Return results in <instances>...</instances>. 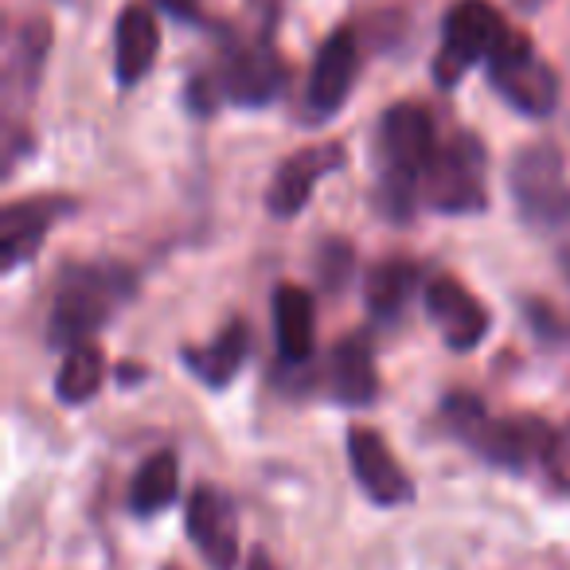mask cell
<instances>
[{
    "label": "cell",
    "instance_id": "5",
    "mask_svg": "<svg viewBox=\"0 0 570 570\" xmlns=\"http://www.w3.org/2000/svg\"><path fill=\"white\" fill-rule=\"evenodd\" d=\"M484 67H489L492 90L512 110L528 114V118H547L559 106V79H554L551 63L523 36L508 32Z\"/></svg>",
    "mask_w": 570,
    "mask_h": 570
},
{
    "label": "cell",
    "instance_id": "6",
    "mask_svg": "<svg viewBox=\"0 0 570 570\" xmlns=\"http://www.w3.org/2000/svg\"><path fill=\"white\" fill-rule=\"evenodd\" d=\"M508 36V24L489 0H458L445 17L442 48L434 59V82L438 87H458L461 75L476 63H489L497 43Z\"/></svg>",
    "mask_w": 570,
    "mask_h": 570
},
{
    "label": "cell",
    "instance_id": "27",
    "mask_svg": "<svg viewBox=\"0 0 570 570\" xmlns=\"http://www.w3.org/2000/svg\"><path fill=\"white\" fill-rule=\"evenodd\" d=\"M523 4H531V0H523Z\"/></svg>",
    "mask_w": 570,
    "mask_h": 570
},
{
    "label": "cell",
    "instance_id": "17",
    "mask_svg": "<svg viewBox=\"0 0 570 570\" xmlns=\"http://www.w3.org/2000/svg\"><path fill=\"white\" fill-rule=\"evenodd\" d=\"M274 341L285 364H305L313 356V297L302 285L274 289Z\"/></svg>",
    "mask_w": 570,
    "mask_h": 570
},
{
    "label": "cell",
    "instance_id": "11",
    "mask_svg": "<svg viewBox=\"0 0 570 570\" xmlns=\"http://www.w3.org/2000/svg\"><path fill=\"white\" fill-rule=\"evenodd\" d=\"M188 535L212 570H230L238 562V515L227 492L196 489L188 497Z\"/></svg>",
    "mask_w": 570,
    "mask_h": 570
},
{
    "label": "cell",
    "instance_id": "25",
    "mask_svg": "<svg viewBox=\"0 0 570 570\" xmlns=\"http://www.w3.org/2000/svg\"><path fill=\"white\" fill-rule=\"evenodd\" d=\"M254 4H266V9H274V4H277V0H254Z\"/></svg>",
    "mask_w": 570,
    "mask_h": 570
},
{
    "label": "cell",
    "instance_id": "8",
    "mask_svg": "<svg viewBox=\"0 0 570 570\" xmlns=\"http://www.w3.org/2000/svg\"><path fill=\"white\" fill-rule=\"evenodd\" d=\"M344 160H348L344 145H309V149H297L294 157H285L266 188L269 215L294 219L297 212H305V204L313 199V188L325 176H333L336 168H344Z\"/></svg>",
    "mask_w": 570,
    "mask_h": 570
},
{
    "label": "cell",
    "instance_id": "10",
    "mask_svg": "<svg viewBox=\"0 0 570 570\" xmlns=\"http://www.w3.org/2000/svg\"><path fill=\"white\" fill-rule=\"evenodd\" d=\"M360 75V43L352 28H336L325 43H321L317 59H313V75H309V114L317 121H328L344 102H348L352 87H356Z\"/></svg>",
    "mask_w": 570,
    "mask_h": 570
},
{
    "label": "cell",
    "instance_id": "20",
    "mask_svg": "<svg viewBox=\"0 0 570 570\" xmlns=\"http://www.w3.org/2000/svg\"><path fill=\"white\" fill-rule=\"evenodd\" d=\"M176 497H180V465H176V453H153L134 473L129 508H134L137 515H153L173 504Z\"/></svg>",
    "mask_w": 570,
    "mask_h": 570
},
{
    "label": "cell",
    "instance_id": "24",
    "mask_svg": "<svg viewBox=\"0 0 570 570\" xmlns=\"http://www.w3.org/2000/svg\"><path fill=\"white\" fill-rule=\"evenodd\" d=\"M250 570H274V562H269V554H266V551H258V554L250 559Z\"/></svg>",
    "mask_w": 570,
    "mask_h": 570
},
{
    "label": "cell",
    "instance_id": "9",
    "mask_svg": "<svg viewBox=\"0 0 570 570\" xmlns=\"http://www.w3.org/2000/svg\"><path fill=\"white\" fill-rule=\"evenodd\" d=\"M282 87L285 67L266 40L235 48L215 75V98H227L235 106H266L282 95Z\"/></svg>",
    "mask_w": 570,
    "mask_h": 570
},
{
    "label": "cell",
    "instance_id": "7",
    "mask_svg": "<svg viewBox=\"0 0 570 570\" xmlns=\"http://www.w3.org/2000/svg\"><path fill=\"white\" fill-rule=\"evenodd\" d=\"M484 145L473 134H458L453 141L438 145V157L430 165L422 191L426 204L442 215H473L489 207L484 191Z\"/></svg>",
    "mask_w": 570,
    "mask_h": 570
},
{
    "label": "cell",
    "instance_id": "19",
    "mask_svg": "<svg viewBox=\"0 0 570 570\" xmlns=\"http://www.w3.org/2000/svg\"><path fill=\"white\" fill-rule=\"evenodd\" d=\"M422 282V269L406 258H391L383 266L372 269L367 277V309L375 313L380 321H395L399 313L406 309V302L414 297Z\"/></svg>",
    "mask_w": 570,
    "mask_h": 570
},
{
    "label": "cell",
    "instance_id": "16",
    "mask_svg": "<svg viewBox=\"0 0 570 570\" xmlns=\"http://www.w3.org/2000/svg\"><path fill=\"white\" fill-rule=\"evenodd\" d=\"M328 395L344 406H367L375 403V364L372 348L364 336H348L333 348L328 356Z\"/></svg>",
    "mask_w": 570,
    "mask_h": 570
},
{
    "label": "cell",
    "instance_id": "3",
    "mask_svg": "<svg viewBox=\"0 0 570 570\" xmlns=\"http://www.w3.org/2000/svg\"><path fill=\"white\" fill-rule=\"evenodd\" d=\"M134 297V274L121 266H71L59 277L56 302H51L48 336L59 348L87 344L106 321Z\"/></svg>",
    "mask_w": 570,
    "mask_h": 570
},
{
    "label": "cell",
    "instance_id": "18",
    "mask_svg": "<svg viewBox=\"0 0 570 570\" xmlns=\"http://www.w3.org/2000/svg\"><path fill=\"white\" fill-rule=\"evenodd\" d=\"M246 348H250V341H246V328L230 325L227 333L215 336L207 348H184L180 360H184V367L196 375V380H204L207 387L219 391L238 375V367H243V360H246Z\"/></svg>",
    "mask_w": 570,
    "mask_h": 570
},
{
    "label": "cell",
    "instance_id": "14",
    "mask_svg": "<svg viewBox=\"0 0 570 570\" xmlns=\"http://www.w3.org/2000/svg\"><path fill=\"white\" fill-rule=\"evenodd\" d=\"M67 199L59 196H43V199H20L9 204L0 215V262L4 269H17L20 262H28L48 238L51 223L67 212Z\"/></svg>",
    "mask_w": 570,
    "mask_h": 570
},
{
    "label": "cell",
    "instance_id": "4",
    "mask_svg": "<svg viewBox=\"0 0 570 570\" xmlns=\"http://www.w3.org/2000/svg\"><path fill=\"white\" fill-rule=\"evenodd\" d=\"M512 199L515 212L535 230H562L570 227V180L554 145H531L520 149L512 160Z\"/></svg>",
    "mask_w": 570,
    "mask_h": 570
},
{
    "label": "cell",
    "instance_id": "13",
    "mask_svg": "<svg viewBox=\"0 0 570 570\" xmlns=\"http://www.w3.org/2000/svg\"><path fill=\"white\" fill-rule=\"evenodd\" d=\"M348 461H352V473L356 481L364 484V492L383 508H395V504H406L414 497V484L411 476L403 473V465L395 461V453L387 450L383 434L375 430H364L356 426L348 434Z\"/></svg>",
    "mask_w": 570,
    "mask_h": 570
},
{
    "label": "cell",
    "instance_id": "12",
    "mask_svg": "<svg viewBox=\"0 0 570 570\" xmlns=\"http://www.w3.org/2000/svg\"><path fill=\"white\" fill-rule=\"evenodd\" d=\"M426 313L453 352L476 348L484 341V333H489V313L458 277L442 274L426 285Z\"/></svg>",
    "mask_w": 570,
    "mask_h": 570
},
{
    "label": "cell",
    "instance_id": "15",
    "mask_svg": "<svg viewBox=\"0 0 570 570\" xmlns=\"http://www.w3.org/2000/svg\"><path fill=\"white\" fill-rule=\"evenodd\" d=\"M157 20L141 4H129L118 17V32H114V75H118L121 87H137L149 75V67L157 63Z\"/></svg>",
    "mask_w": 570,
    "mask_h": 570
},
{
    "label": "cell",
    "instance_id": "26",
    "mask_svg": "<svg viewBox=\"0 0 570 570\" xmlns=\"http://www.w3.org/2000/svg\"><path fill=\"white\" fill-rule=\"evenodd\" d=\"M567 269H570V250H567Z\"/></svg>",
    "mask_w": 570,
    "mask_h": 570
},
{
    "label": "cell",
    "instance_id": "1",
    "mask_svg": "<svg viewBox=\"0 0 570 570\" xmlns=\"http://www.w3.org/2000/svg\"><path fill=\"white\" fill-rule=\"evenodd\" d=\"M375 149H380V207L391 219H406L438 157L434 118L414 102L391 106L380 121Z\"/></svg>",
    "mask_w": 570,
    "mask_h": 570
},
{
    "label": "cell",
    "instance_id": "23",
    "mask_svg": "<svg viewBox=\"0 0 570 570\" xmlns=\"http://www.w3.org/2000/svg\"><path fill=\"white\" fill-rule=\"evenodd\" d=\"M157 4L176 20H199V0H157Z\"/></svg>",
    "mask_w": 570,
    "mask_h": 570
},
{
    "label": "cell",
    "instance_id": "2",
    "mask_svg": "<svg viewBox=\"0 0 570 570\" xmlns=\"http://www.w3.org/2000/svg\"><path fill=\"white\" fill-rule=\"evenodd\" d=\"M442 426L453 438L476 450L484 461L504 469H528L531 461H547V450L554 442V430L535 414H515V419L492 422L484 414L481 399L450 395L442 403Z\"/></svg>",
    "mask_w": 570,
    "mask_h": 570
},
{
    "label": "cell",
    "instance_id": "22",
    "mask_svg": "<svg viewBox=\"0 0 570 570\" xmlns=\"http://www.w3.org/2000/svg\"><path fill=\"white\" fill-rule=\"evenodd\" d=\"M547 473L562 492H570V426L562 434H554L551 450H547Z\"/></svg>",
    "mask_w": 570,
    "mask_h": 570
},
{
    "label": "cell",
    "instance_id": "21",
    "mask_svg": "<svg viewBox=\"0 0 570 570\" xmlns=\"http://www.w3.org/2000/svg\"><path fill=\"white\" fill-rule=\"evenodd\" d=\"M102 375H106L102 352L90 348V344H75L56 375V399L67 406L87 403V399H95L98 387H102Z\"/></svg>",
    "mask_w": 570,
    "mask_h": 570
}]
</instances>
